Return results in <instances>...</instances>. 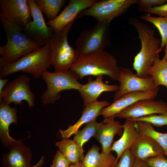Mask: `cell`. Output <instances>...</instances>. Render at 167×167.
I'll use <instances>...</instances> for the list:
<instances>
[{"label": "cell", "instance_id": "cell-27", "mask_svg": "<svg viewBox=\"0 0 167 167\" xmlns=\"http://www.w3.org/2000/svg\"><path fill=\"white\" fill-rule=\"evenodd\" d=\"M36 4L49 21L55 19L67 2L65 0H35Z\"/></svg>", "mask_w": 167, "mask_h": 167}, {"label": "cell", "instance_id": "cell-8", "mask_svg": "<svg viewBox=\"0 0 167 167\" xmlns=\"http://www.w3.org/2000/svg\"><path fill=\"white\" fill-rule=\"evenodd\" d=\"M137 0H103L97 1L90 7L83 11L77 18L90 16L99 23H110L114 18L124 14Z\"/></svg>", "mask_w": 167, "mask_h": 167}, {"label": "cell", "instance_id": "cell-19", "mask_svg": "<svg viewBox=\"0 0 167 167\" xmlns=\"http://www.w3.org/2000/svg\"><path fill=\"white\" fill-rule=\"evenodd\" d=\"M130 150L135 159L144 161L150 158L165 155L163 149L155 140L139 134Z\"/></svg>", "mask_w": 167, "mask_h": 167}, {"label": "cell", "instance_id": "cell-30", "mask_svg": "<svg viewBox=\"0 0 167 167\" xmlns=\"http://www.w3.org/2000/svg\"><path fill=\"white\" fill-rule=\"evenodd\" d=\"M134 119L135 122H145L150 123L153 126L161 127L167 125V113L158 115L155 114L149 115Z\"/></svg>", "mask_w": 167, "mask_h": 167}, {"label": "cell", "instance_id": "cell-6", "mask_svg": "<svg viewBox=\"0 0 167 167\" xmlns=\"http://www.w3.org/2000/svg\"><path fill=\"white\" fill-rule=\"evenodd\" d=\"M42 78L47 86L41 97L44 105L54 104L60 98L61 91L70 89L78 90L82 85L78 81L80 79L78 75L71 70L54 72L47 71Z\"/></svg>", "mask_w": 167, "mask_h": 167}, {"label": "cell", "instance_id": "cell-10", "mask_svg": "<svg viewBox=\"0 0 167 167\" xmlns=\"http://www.w3.org/2000/svg\"><path fill=\"white\" fill-rule=\"evenodd\" d=\"M118 81L119 85L118 90L113 95L114 101L131 92L159 89V87L155 85L151 76L145 78H141L128 68H123L120 70Z\"/></svg>", "mask_w": 167, "mask_h": 167}, {"label": "cell", "instance_id": "cell-23", "mask_svg": "<svg viewBox=\"0 0 167 167\" xmlns=\"http://www.w3.org/2000/svg\"><path fill=\"white\" fill-rule=\"evenodd\" d=\"M100 149L93 145L89 149L82 161V167H113L116 157L111 152L100 153Z\"/></svg>", "mask_w": 167, "mask_h": 167}, {"label": "cell", "instance_id": "cell-7", "mask_svg": "<svg viewBox=\"0 0 167 167\" xmlns=\"http://www.w3.org/2000/svg\"><path fill=\"white\" fill-rule=\"evenodd\" d=\"M110 24L98 22L92 28L81 32L75 42L78 58L104 50L111 44Z\"/></svg>", "mask_w": 167, "mask_h": 167}, {"label": "cell", "instance_id": "cell-14", "mask_svg": "<svg viewBox=\"0 0 167 167\" xmlns=\"http://www.w3.org/2000/svg\"><path fill=\"white\" fill-rule=\"evenodd\" d=\"M0 6L1 14L24 29L32 21L27 0H0Z\"/></svg>", "mask_w": 167, "mask_h": 167}, {"label": "cell", "instance_id": "cell-22", "mask_svg": "<svg viewBox=\"0 0 167 167\" xmlns=\"http://www.w3.org/2000/svg\"><path fill=\"white\" fill-rule=\"evenodd\" d=\"M123 132L121 138L113 142L111 151L117 154L116 161L113 166L118 161L120 157L126 150L129 149L133 145L139 135L135 127V121L132 118L126 119L125 123L122 125Z\"/></svg>", "mask_w": 167, "mask_h": 167}, {"label": "cell", "instance_id": "cell-15", "mask_svg": "<svg viewBox=\"0 0 167 167\" xmlns=\"http://www.w3.org/2000/svg\"><path fill=\"white\" fill-rule=\"evenodd\" d=\"M97 1L70 0L61 13L54 20H49L47 24L54 32L59 31L67 24L75 21L81 12L90 7Z\"/></svg>", "mask_w": 167, "mask_h": 167}, {"label": "cell", "instance_id": "cell-17", "mask_svg": "<svg viewBox=\"0 0 167 167\" xmlns=\"http://www.w3.org/2000/svg\"><path fill=\"white\" fill-rule=\"evenodd\" d=\"M103 75L96 76V79L93 80L89 76L88 81L86 84H82L78 90L83 100L84 106L85 107L92 103L97 101L100 95L105 92H116L119 86L117 84L109 85L103 81Z\"/></svg>", "mask_w": 167, "mask_h": 167}, {"label": "cell", "instance_id": "cell-1", "mask_svg": "<svg viewBox=\"0 0 167 167\" xmlns=\"http://www.w3.org/2000/svg\"><path fill=\"white\" fill-rule=\"evenodd\" d=\"M0 20L7 38L6 44L0 46V65L13 63L41 46L30 38L24 29L0 13Z\"/></svg>", "mask_w": 167, "mask_h": 167}, {"label": "cell", "instance_id": "cell-29", "mask_svg": "<svg viewBox=\"0 0 167 167\" xmlns=\"http://www.w3.org/2000/svg\"><path fill=\"white\" fill-rule=\"evenodd\" d=\"M139 17L152 23L157 28L161 36V47L162 49L167 43V17H155L147 14Z\"/></svg>", "mask_w": 167, "mask_h": 167}, {"label": "cell", "instance_id": "cell-4", "mask_svg": "<svg viewBox=\"0 0 167 167\" xmlns=\"http://www.w3.org/2000/svg\"><path fill=\"white\" fill-rule=\"evenodd\" d=\"M75 21L54 32L47 44L50 62L55 72L69 70L78 58L77 50L69 44L67 40L69 32Z\"/></svg>", "mask_w": 167, "mask_h": 167}, {"label": "cell", "instance_id": "cell-28", "mask_svg": "<svg viewBox=\"0 0 167 167\" xmlns=\"http://www.w3.org/2000/svg\"><path fill=\"white\" fill-rule=\"evenodd\" d=\"M104 122V121L101 122H97L95 119L87 123L82 129L78 130L75 134L73 140L80 147L83 148L84 143L91 137L94 136L99 127Z\"/></svg>", "mask_w": 167, "mask_h": 167}, {"label": "cell", "instance_id": "cell-25", "mask_svg": "<svg viewBox=\"0 0 167 167\" xmlns=\"http://www.w3.org/2000/svg\"><path fill=\"white\" fill-rule=\"evenodd\" d=\"M148 74L152 78L156 86L163 85L167 88V62L164 57L160 59L159 54L156 56Z\"/></svg>", "mask_w": 167, "mask_h": 167}, {"label": "cell", "instance_id": "cell-20", "mask_svg": "<svg viewBox=\"0 0 167 167\" xmlns=\"http://www.w3.org/2000/svg\"><path fill=\"white\" fill-rule=\"evenodd\" d=\"M17 112L16 107H11L0 101V138L3 145L9 148L18 141L12 138L9 133L10 125L17 123Z\"/></svg>", "mask_w": 167, "mask_h": 167}, {"label": "cell", "instance_id": "cell-36", "mask_svg": "<svg viewBox=\"0 0 167 167\" xmlns=\"http://www.w3.org/2000/svg\"><path fill=\"white\" fill-rule=\"evenodd\" d=\"M132 167H150L144 161L135 159Z\"/></svg>", "mask_w": 167, "mask_h": 167}, {"label": "cell", "instance_id": "cell-3", "mask_svg": "<svg viewBox=\"0 0 167 167\" xmlns=\"http://www.w3.org/2000/svg\"><path fill=\"white\" fill-rule=\"evenodd\" d=\"M70 70L76 72L81 79L87 76L102 75L117 81L120 71L115 58L104 50L78 58Z\"/></svg>", "mask_w": 167, "mask_h": 167}, {"label": "cell", "instance_id": "cell-11", "mask_svg": "<svg viewBox=\"0 0 167 167\" xmlns=\"http://www.w3.org/2000/svg\"><path fill=\"white\" fill-rule=\"evenodd\" d=\"M32 20L24 28V31L30 38L41 46L46 45L54 32L46 24L42 12L35 0H27Z\"/></svg>", "mask_w": 167, "mask_h": 167}, {"label": "cell", "instance_id": "cell-18", "mask_svg": "<svg viewBox=\"0 0 167 167\" xmlns=\"http://www.w3.org/2000/svg\"><path fill=\"white\" fill-rule=\"evenodd\" d=\"M114 116L105 118L103 123L98 128L94 136L101 144L102 152L108 153L111 152L115 135L121 136L122 134V128L119 121H115Z\"/></svg>", "mask_w": 167, "mask_h": 167}, {"label": "cell", "instance_id": "cell-16", "mask_svg": "<svg viewBox=\"0 0 167 167\" xmlns=\"http://www.w3.org/2000/svg\"><path fill=\"white\" fill-rule=\"evenodd\" d=\"M159 90L148 92L135 91L126 93L102 109L99 115L108 118L115 115L135 102L144 99H155Z\"/></svg>", "mask_w": 167, "mask_h": 167}, {"label": "cell", "instance_id": "cell-39", "mask_svg": "<svg viewBox=\"0 0 167 167\" xmlns=\"http://www.w3.org/2000/svg\"><path fill=\"white\" fill-rule=\"evenodd\" d=\"M165 55L164 57L167 62V43L165 45Z\"/></svg>", "mask_w": 167, "mask_h": 167}, {"label": "cell", "instance_id": "cell-37", "mask_svg": "<svg viewBox=\"0 0 167 167\" xmlns=\"http://www.w3.org/2000/svg\"><path fill=\"white\" fill-rule=\"evenodd\" d=\"M9 81V79H3L0 78V93Z\"/></svg>", "mask_w": 167, "mask_h": 167}, {"label": "cell", "instance_id": "cell-13", "mask_svg": "<svg viewBox=\"0 0 167 167\" xmlns=\"http://www.w3.org/2000/svg\"><path fill=\"white\" fill-rule=\"evenodd\" d=\"M19 140L9 148L8 153L2 154V167H41L44 163V156H42L36 165L31 164L32 158L30 148Z\"/></svg>", "mask_w": 167, "mask_h": 167}, {"label": "cell", "instance_id": "cell-2", "mask_svg": "<svg viewBox=\"0 0 167 167\" xmlns=\"http://www.w3.org/2000/svg\"><path fill=\"white\" fill-rule=\"evenodd\" d=\"M128 23L136 29L141 44L140 51L134 58L133 69L137 76L147 78L149 76L148 70L155 58L162 51L161 40L155 36L154 30L137 18H130Z\"/></svg>", "mask_w": 167, "mask_h": 167}, {"label": "cell", "instance_id": "cell-12", "mask_svg": "<svg viewBox=\"0 0 167 167\" xmlns=\"http://www.w3.org/2000/svg\"><path fill=\"white\" fill-rule=\"evenodd\" d=\"M167 113V102L161 100L144 99L129 106L116 114L115 117L135 119L149 115Z\"/></svg>", "mask_w": 167, "mask_h": 167}, {"label": "cell", "instance_id": "cell-38", "mask_svg": "<svg viewBox=\"0 0 167 167\" xmlns=\"http://www.w3.org/2000/svg\"><path fill=\"white\" fill-rule=\"evenodd\" d=\"M69 167H82V161H80L75 164L71 165Z\"/></svg>", "mask_w": 167, "mask_h": 167}, {"label": "cell", "instance_id": "cell-26", "mask_svg": "<svg viewBox=\"0 0 167 167\" xmlns=\"http://www.w3.org/2000/svg\"><path fill=\"white\" fill-rule=\"evenodd\" d=\"M135 127L139 134L146 135L155 140L161 146L167 157V133L156 131L153 125L145 122H135Z\"/></svg>", "mask_w": 167, "mask_h": 167}, {"label": "cell", "instance_id": "cell-33", "mask_svg": "<svg viewBox=\"0 0 167 167\" xmlns=\"http://www.w3.org/2000/svg\"><path fill=\"white\" fill-rule=\"evenodd\" d=\"M70 163L59 150L57 151L54 156L53 164L50 167H69Z\"/></svg>", "mask_w": 167, "mask_h": 167}, {"label": "cell", "instance_id": "cell-21", "mask_svg": "<svg viewBox=\"0 0 167 167\" xmlns=\"http://www.w3.org/2000/svg\"><path fill=\"white\" fill-rule=\"evenodd\" d=\"M110 105V103L106 100L97 101L86 106L82 112L81 118L76 123L69 126L66 130L60 129L61 138L68 139L72 135L75 134L82 125L96 119L101 110Z\"/></svg>", "mask_w": 167, "mask_h": 167}, {"label": "cell", "instance_id": "cell-34", "mask_svg": "<svg viewBox=\"0 0 167 167\" xmlns=\"http://www.w3.org/2000/svg\"><path fill=\"white\" fill-rule=\"evenodd\" d=\"M145 161L150 167H167V159L165 155L150 158Z\"/></svg>", "mask_w": 167, "mask_h": 167}, {"label": "cell", "instance_id": "cell-9", "mask_svg": "<svg viewBox=\"0 0 167 167\" xmlns=\"http://www.w3.org/2000/svg\"><path fill=\"white\" fill-rule=\"evenodd\" d=\"M0 101L8 105L14 102L19 105H22L23 101H25L30 107H34L35 96L31 91L29 79L22 74L9 81L0 93Z\"/></svg>", "mask_w": 167, "mask_h": 167}, {"label": "cell", "instance_id": "cell-32", "mask_svg": "<svg viewBox=\"0 0 167 167\" xmlns=\"http://www.w3.org/2000/svg\"><path fill=\"white\" fill-rule=\"evenodd\" d=\"M167 2V0H137L139 11L152 8L157 6H161Z\"/></svg>", "mask_w": 167, "mask_h": 167}, {"label": "cell", "instance_id": "cell-24", "mask_svg": "<svg viewBox=\"0 0 167 167\" xmlns=\"http://www.w3.org/2000/svg\"><path fill=\"white\" fill-rule=\"evenodd\" d=\"M55 144L70 165L76 164L83 160L84 157L83 148L73 139L62 138L61 141L56 142Z\"/></svg>", "mask_w": 167, "mask_h": 167}, {"label": "cell", "instance_id": "cell-31", "mask_svg": "<svg viewBox=\"0 0 167 167\" xmlns=\"http://www.w3.org/2000/svg\"><path fill=\"white\" fill-rule=\"evenodd\" d=\"M135 160L130 149H127L122 154L118 161L113 167H132Z\"/></svg>", "mask_w": 167, "mask_h": 167}, {"label": "cell", "instance_id": "cell-35", "mask_svg": "<svg viewBox=\"0 0 167 167\" xmlns=\"http://www.w3.org/2000/svg\"><path fill=\"white\" fill-rule=\"evenodd\" d=\"M140 11L150 14L156 15L159 16L167 17V2L161 6H156Z\"/></svg>", "mask_w": 167, "mask_h": 167}, {"label": "cell", "instance_id": "cell-5", "mask_svg": "<svg viewBox=\"0 0 167 167\" xmlns=\"http://www.w3.org/2000/svg\"><path fill=\"white\" fill-rule=\"evenodd\" d=\"M47 44L10 64L0 65V78L22 71L39 79L50 67Z\"/></svg>", "mask_w": 167, "mask_h": 167}]
</instances>
